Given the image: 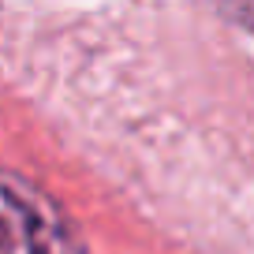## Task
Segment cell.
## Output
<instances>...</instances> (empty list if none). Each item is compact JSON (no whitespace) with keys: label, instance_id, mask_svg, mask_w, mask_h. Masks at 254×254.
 Listing matches in <instances>:
<instances>
[{"label":"cell","instance_id":"obj_1","mask_svg":"<svg viewBox=\"0 0 254 254\" xmlns=\"http://www.w3.org/2000/svg\"><path fill=\"white\" fill-rule=\"evenodd\" d=\"M0 254H82L64 213L38 187L0 168Z\"/></svg>","mask_w":254,"mask_h":254},{"label":"cell","instance_id":"obj_2","mask_svg":"<svg viewBox=\"0 0 254 254\" xmlns=\"http://www.w3.org/2000/svg\"><path fill=\"white\" fill-rule=\"evenodd\" d=\"M232 15H236L239 23H247V26H251V30H254V8H236V11H232Z\"/></svg>","mask_w":254,"mask_h":254}]
</instances>
